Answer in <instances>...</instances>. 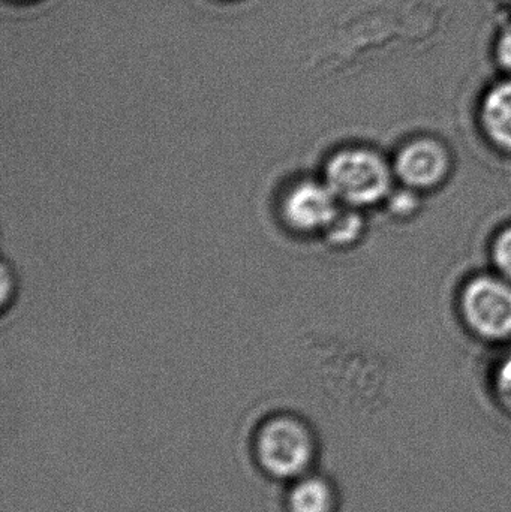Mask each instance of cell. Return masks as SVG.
<instances>
[{"mask_svg":"<svg viewBox=\"0 0 511 512\" xmlns=\"http://www.w3.org/2000/svg\"><path fill=\"white\" fill-rule=\"evenodd\" d=\"M323 180L342 206L359 210L384 206L398 183L392 162L366 146L333 152L324 164Z\"/></svg>","mask_w":511,"mask_h":512,"instance_id":"obj_1","label":"cell"},{"mask_svg":"<svg viewBox=\"0 0 511 512\" xmlns=\"http://www.w3.org/2000/svg\"><path fill=\"white\" fill-rule=\"evenodd\" d=\"M459 313L477 339L511 340V282L498 273L476 274L459 292Z\"/></svg>","mask_w":511,"mask_h":512,"instance_id":"obj_2","label":"cell"},{"mask_svg":"<svg viewBox=\"0 0 511 512\" xmlns=\"http://www.w3.org/2000/svg\"><path fill=\"white\" fill-rule=\"evenodd\" d=\"M258 462L276 478H296L309 468L314 441L308 426L293 415L269 418L258 430L255 441Z\"/></svg>","mask_w":511,"mask_h":512,"instance_id":"obj_3","label":"cell"},{"mask_svg":"<svg viewBox=\"0 0 511 512\" xmlns=\"http://www.w3.org/2000/svg\"><path fill=\"white\" fill-rule=\"evenodd\" d=\"M342 204L323 179L293 183L279 201V215L291 233L320 236L326 233Z\"/></svg>","mask_w":511,"mask_h":512,"instance_id":"obj_4","label":"cell"},{"mask_svg":"<svg viewBox=\"0 0 511 512\" xmlns=\"http://www.w3.org/2000/svg\"><path fill=\"white\" fill-rule=\"evenodd\" d=\"M396 182L425 194L443 186L453 170L449 147L434 137H416L399 147L392 161Z\"/></svg>","mask_w":511,"mask_h":512,"instance_id":"obj_5","label":"cell"},{"mask_svg":"<svg viewBox=\"0 0 511 512\" xmlns=\"http://www.w3.org/2000/svg\"><path fill=\"white\" fill-rule=\"evenodd\" d=\"M479 125L494 149L511 155V77L492 84L482 96Z\"/></svg>","mask_w":511,"mask_h":512,"instance_id":"obj_6","label":"cell"},{"mask_svg":"<svg viewBox=\"0 0 511 512\" xmlns=\"http://www.w3.org/2000/svg\"><path fill=\"white\" fill-rule=\"evenodd\" d=\"M291 512H332V489L318 477L302 478L288 496Z\"/></svg>","mask_w":511,"mask_h":512,"instance_id":"obj_7","label":"cell"},{"mask_svg":"<svg viewBox=\"0 0 511 512\" xmlns=\"http://www.w3.org/2000/svg\"><path fill=\"white\" fill-rule=\"evenodd\" d=\"M363 210L342 206L335 221L323 234L324 242L335 249H350L365 236L366 221Z\"/></svg>","mask_w":511,"mask_h":512,"instance_id":"obj_8","label":"cell"},{"mask_svg":"<svg viewBox=\"0 0 511 512\" xmlns=\"http://www.w3.org/2000/svg\"><path fill=\"white\" fill-rule=\"evenodd\" d=\"M420 206H422V194L401 185H399V188L393 189L392 194L384 203L389 215L398 219V221H407V219L416 216L419 213Z\"/></svg>","mask_w":511,"mask_h":512,"instance_id":"obj_9","label":"cell"},{"mask_svg":"<svg viewBox=\"0 0 511 512\" xmlns=\"http://www.w3.org/2000/svg\"><path fill=\"white\" fill-rule=\"evenodd\" d=\"M491 261L495 273L511 282V224L495 234L491 243Z\"/></svg>","mask_w":511,"mask_h":512,"instance_id":"obj_10","label":"cell"},{"mask_svg":"<svg viewBox=\"0 0 511 512\" xmlns=\"http://www.w3.org/2000/svg\"><path fill=\"white\" fill-rule=\"evenodd\" d=\"M494 57L501 71L511 77V21L501 27L494 44Z\"/></svg>","mask_w":511,"mask_h":512,"instance_id":"obj_11","label":"cell"},{"mask_svg":"<svg viewBox=\"0 0 511 512\" xmlns=\"http://www.w3.org/2000/svg\"><path fill=\"white\" fill-rule=\"evenodd\" d=\"M495 388L501 399L511 406V354L498 363L494 375Z\"/></svg>","mask_w":511,"mask_h":512,"instance_id":"obj_12","label":"cell"},{"mask_svg":"<svg viewBox=\"0 0 511 512\" xmlns=\"http://www.w3.org/2000/svg\"><path fill=\"white\" fill-rule=\"evenodd\" d=\"M500 2L503 3L504 6H507L511 11V0H500Z\"/></svg>","mask_w":511,"mask_h":512,"instance_id":"obj_13","label":"cell"}]
</instances>
